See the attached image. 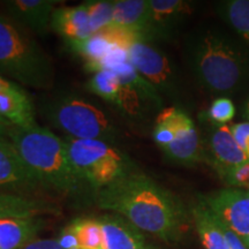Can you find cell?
Masks as SVG:
<instances>
[{
    "label": "cell",
    "instance_id": "9",
    "mask_svg": "<svg viewBox=\"0 0 249 249\" xmlns=\"http://www.w3.org/2000/svg\"><path fill=\"white\" fill-rule=\"evenodd\" d=\"M171 123L174 128V139L163 152L167 160L174 164L192 167L204 163L203 142L194 121L185 108L167 107Z\"/></svg>",
    "mask_w": 249,
    "mask_h": 249
},
{
    "label": "cell",
    "instance_id": "19",
    "mask_svg": "<svg viewBox=\"0 0 249 249\" xmlns=\"http://www.w3.org/2000/svg\"><path fill=\"white\" fill-rule=\"evenodd\" d=\"M149 0H114L111 28L143 38L149 22Z\"/></svg>",
    "mask_w": 249,
    "mask_h": 249
},
{
    "label": "cell",
    "instance_id": "2",
    "mask_svg": "<svg viewBox=\"0 0 249 249\" xmlns=\"http://www.w3.org/2000/svg\"><path fill=\"white\" fill-rule=\"evenodd\" d=\"M183 57L196 83L211 95L227 97L249 81V49L216 26H202L189 33Z\"/></svg>",
    "mask_w": 249,
    "mask_h": 249
},
{
    "label": "cell",
    "instance_id": "35",
    "mask_svg": "<svg viewBox=\"0 0 249 249\" xmlns=\"http://www.w3.org/2000/svg\"><path fill=\"white\" fill-rule=\"evenodd\" d=\"M242 241H244V242H245V245H246V246H247V247L249 248V236H248V238H246V239H244V240H242Z\"/></svg>",
    "mask_w": 249,
    "mask_h": 249
},
{
    "label": "cell",
    "instance_id": "20",
    "mask_svg": "<svg viewBox=\"0 0 249 249\" xmlns=\"http://www.w3.org/2000/svg\"><path fill=\"white\" fill-rule=\"evenodd\" d=\"M44 226L40 218H11L0 220V249H21Z\"/></svg>",
    "mask_w": 249,
    "mask_h": 249
},
{
    "label": "cell",
    "instance_id": "16",
    "mask_svg": "<svg viewBox=\"0 0 249 249\" xmlns=\"http://www.w3.org/2000/svg\"><path fill=\"white\" fill-rule=\"evenodd\" d=\"M60 2L57 0H9L5 5L12 20L44 36L50 30L55 6Z\"/></svg>",
    "mask_w": 249,
    "mask_h": 249
},
{
    "label": "cell",
    "instance_id": "28",
    "mask_svg": "<svg viewBox=\"0 0 249 249\" xmlns=\"http://www.w3.org/2000/svg\"><path fill=\"white\" fill-rule=\"evenodd\" d=\"M220 179L231 188L249 191V160L230 169Z\"/></svg>",
    "mask_w": 249,
    "mask_h": 249
},
{
    "label": "cell",
    "instance_id": "24",
    "mask_svg": "<svg viewBox=\"0 0 249 249\" xmlns=\"http://www.w3.org/2000/svg\"><path fill=\"white\" fill-rule=\"evenodd\" d=\"M87 89L114 107L119 98L120 80L112 70H102L92 74Z\"/></svg>",
    "mask_w": 249,
    "mask_h": 249
},
{
    "label": "cell",
    "instance_id": "23",
    "mask_svg": "<svg viewBox=\"0 0 249 249\" xmlns=\"http://www.w3.org/2000/svg\"><path fill=\"white\" fill-rule=\"evenodd\" d=\"M218 17L249 49V0H225L214 5Z\"/></svg>",
    "mask_w": 249,
    "mask_h": 249
},
{
    "label": "cell",
    "instance_id": "33",
    "mask_svg": "<svg viewBox=\"0 0 249 249\" xmlns=\"http://www.w3.org/2000/svg\"><path fill=\"white\" fill-rule=\"evenodd\" d=\"M8 127H9V124H6L0 121V139H6Z\"/></svg>",
    "mask_w": 249,
    "mask_h": 249
},
{
    "label": "cell",
    "instance_id": "7",
    "mask_svg": "<svg viewBox=\"0 0 249 249\" xmlns=\"http://www.w3.org/2000/svg\"><path fill=\"white\" fill-rule=\"evenodd\" d=\"M127 54L135 70L160 92L161 97L183 108L187 88L181 71L158 43L134 37L126 46Z\"/></svg>",
    "mask_w": 249,
    "mask_h": 249
},
{
    "label": "cell",
    "instance_id": "34",
    "mask_svg": "<svg viewBox=\"0 0 249 249\" xmlns=\"http://www.w3.org/2000/svg\"><path fill=\"white\" fill-rule=\"evenodd\" d=\"M244 117L248 120V123H249V99L246 102V104L244 107Z\"/></svg>",
    "mask_w": 249,
    "mask_h": 249
},
{
    "label": "cell",
    "instance_id": "1",
    "mask_svg": "<svg viewBox=\"0 0 249 249\" xmlns=\"http://www.w3.org/2000/svg\"><path fill=\"white\" fill-rule=\"evenodd\" d=\"M101 209L126 218L140 231L176 244L191 229V211L178 196L139 169L96 193Z\"/></svg>",
    "mask_w": 249,
    "mask_h": 249
},
{
    "label": "cell",
    "instance_id": "22",
    "mask_svg": "<svg viewBox=\"0 0 249 249\" xmlns=\"http://www.w3.org/2000/svg\"><path fill=\"white\" fill-rule=\"evenodd\" d=\"M191 213L204 249H227L219 220L203 202L198 200L191 209Z\"/></svg>",
    "mask_w": 249,
    "mask_h": 249
},
{
    "label": "cell",
    "instance_id": "11",
    "mask_svg": "<svg viewBox=\"0 0 249 249\" xmlns=\"http://www.w3.org/2000/svg\"><path fill=\"white\" fill-rule=\"evenodd\" d=\"M150 12L143 39L171 42L194 12V2L186 0H149Z\"/></svg>",
    "mask_w": 249,
    "mask_h": 249
},
{
    "label": "cell",
    "instance_id": "26",
    "mask_svg": "<svg viewBox=\"0 0 249 249\" xmlns=\"http://www.w3.org/2000/svg\"><path fill=\"white\" fill-rule=\"evenodd\" d=\"M88 11L89 23L93 35L110 29L113 18V1L110 0H90L85 2Z\"/></svg>",
    "mask_w": 249,
    "mask_h": 249
},
{
    "label": "cell",
    "instance_id": "3",
    "mask_svg": "<svg viewBox=\"0 0 249 249\" xmlns=\"http://www.w3.org/2000/svg\"><path fill=\"white\" fill-rule=\"evenodd\" d=\"M6 139L45 189L76 200L91 191L74 169L64 140L52 130L39 124L29 128L9 126Z\"/></svg>",
    "mask_w": 249,
    "mask_h": 249
},
{
    "label": "cell",
    "instance_id": "21",
    "mask_svg": "<svg viewBox=\"0 0 249 249\" xmlns=\"http://www.w3.org/2000/svg\"><path fill=\"white\" fill-rule=\"evenodd\" d=\"M67 46L70 51L85 60L86 70L92 74L101 70L108 55L119 48L105 33L96 34L88 39L79 43H71L67 44Z\"/></svg>",
    "mask_w": 249,
    "mask_h": 249
},
{
    "label": "cell",
    "instance_id": "13",
    "mask_svg": "<svg viewBox=\"0 0 249 249\" xmlns=\"http://www.w3.org/2000/svg\"><path fill=\"white\" fill-rule=\"evenodd\" d=\"M38 189L45 188L24 164L14 145L7 139H0V192L28 195Z\"/></svg>",
    "mask_w": 249,
    "mask_h": 249
},
{
    "label": "cell",
    "instance_id": "31",
    "mask_svg": "<svg viewBox=\"0 0 249 249\" xmlns=\"http://www.w3.org/2000/svg\"><path fill=\"white\" fill-rule=\"evenodd\" d=\"M219 220V219H218ZM220 223V220H219ZM220 227H222V231L225 236L227 249H249L247 246L245 245V242L242 241L241 238H239L234 232H232L231 230L227 229L223 223H220Z\"/></svg>",
    "mask_w": 249,
    "mask_h": 249
},
{
    "label": "cell",
    "instance_id": "27",
    "mask_svg": "<svg viewBox=\"0 0 249 249\" xmlns=\"http://www.w3.org/2000/svg\"><path fill=\"white\" fill-rule=\"evenodd\" d=\"M235 116V107L233 102L227 97H217L210 105L203 119L207 124H226Z\"/></svg>",
    "mask_w": 249,
    "mask_h": 249
},
{
    "label": "cell",
    "instance_id": "4",
    "mask_svg": "<svg viewBox=\"0 0 249 249\" xmlns=\"http://www.w3.org/2000/svg\"><path fill=\"white\" fill-rule=\"evenodd\" d=\"M42 117L65 136L101 140L117 145L121 134L112 118L99 105L73 91H58L39 103Z\"/></svg>",
    "mask_w": 249,
    "mask_h": 249
},
{
    "label": "cell",
    "instance_id": "12",
    "mask_svg": "<svg viewBox=\"0 0 249 249\" xmlns=\"http://www.w3.org/2000/svg\"><path fill=\"white\" fill-rule=\"evenodd\" d=\"M207 124L205 138L202 140L204 163L209 164L222 178L230 169L242 164L248 158L235 142L227 124Z\"/></svg>",
    "mask_w": 249,
    "mask_h": 249
},
{
    "label": "cell",
    "instance_id": "10",
    "mask_svg": "<svg viewBox=\"0 0 249 249\" xmlns=\"http://www.w3.org/2000/svg\"><path fill=\"white\" fill-rule=\"evenodd\" d=\"M200 200L220 223L242 240L249 236V191L227 188L202 195Z\"/></svg>",
    "mask_w": 249,
    "mask_h": 249
},
{
    "label": "cell",
    "instance_id": "15",
    "mask_svg": "<svg viewBox=\"0 0 249 249\" xmlns=\"http://www.w3.org/2000/svg\"><path fill=\"white\" fill-rule=\"evenodd\" d=\"M102 229L104 249H154L145 241L142 231L117 213L97 217Z\"/></svg>",
    "mask_w": 249,
    "mask_h": 249
},
{
    "label": "cell",
    "instance_id": "5",
    "mask_svg": "<svg viewBox=\"0 0 249 249\" xmlns=\"http://www.w3.org/2000/svg\"><path fill=\"white\" fill-rule=\"evenodd\" d=\"M0 75L35 89H51L54 83V68L48 54L18 23L1 14Z\"/></svg>",
    "mask_w": 249,
    "mask_h": 249
},
{
    "label": "cell",
    "instance_id": "18",
    "mask_svg": "<svg viewBox=\"0 0 249 249\" xmlns=\"http://www.w3.org/2000/svg\"><path fill=\"white\" fill-rule=\"evenodd\" d=\"M57 204L30 195L0 192V220L11 218H39L44 214H59Z\"/></svg>",
    "mask_w": 249,
    "mask_h": 249
},
{
    "label": "cell",
    "instance_id": "14",
    "mask_svg": "<svg viewBox=\"0 0 249 249\" xmlns=\"http://www.w3.org/2000/svg\"><path fill=\"white\" fill-rule=\"evenodd\" d=\"M0 121L9 126H37L33 101L22 87L0 75Z\"/></svg>",
    "mask_w": 249,
    "mask_h": 249
},
{
    "label": "cell",
    "instance_id": "29",
    "mask_svg": "<svg viewBox=\"0 0 249 249\" xmlns=\"http://www.w3.org/2000/svg\"><path fill=\"white\" fill-rule=\"evenodd\" d=\"M230 128L235 142L249 160V123L247 121V123L233 124Z\"/></svg>",
    "mask_w": 249,
    "mask_h": 249
},
{
    "label": "cell",
    "instance_id": "30",
    "mask_svg": "<svg viewBox=\"0 0 249 249\" xmlns=\"http://www.w3.org/2000/svg\"><path fill=\"white\" fill-rule=\"evenodd\" d=\"M57 240L59 245L64 249H80L79 241H77L75 233H74L70 225H67L62 230Z\"/></svg>",
    "mask_w": 249,
    "mask_h": 249
},
{
    "label": "cell",
    "instance_id": "17",
    "mask_svg": "<svg viewBox=\"0 0 249 249\" xmlns=\"http://www.w3.org/2000/svg\"><path fill=\"white\" fill-rule=\"evenodd\" d=\"M50 29L61 36L66 44L82 42L93 35L85 2L77 6L55 8L50 22Z\"/></svg>",
    "mask_w": 249,
    "mask_h": 249
},
{
    "label": "cell",
    "instance_id": "32",
    "mask_svg": "<svg viewBox=\"0 0 249 249\" xmlns=\"http://www.w3.org/2000/svg\"><path fill=\"white\" fill-rule=\"evenodd\" d=\"M21 249H64L57 239H35Z\"/></svg>",
    "mask_w": 249,
    "mask_h": 249
},
{
    "label": "cell",
    "instance_id": "25",
    "mask_svg": "<svg viewBox=\"0 0 249 249\" xmlns=\"http://www.w3.org/2000/svg\"><path fill=\"white\" fill-rule=\"evenodd\" d=\"M75 233L80 249H104L97 217H81L68 224Z\"/></svg>",
    "mask_w": 249,
    "mask_h": 249
},
{
    "label": "cell",
    "instance_id": "8",
    "mask_svg": "<svg viewBox=\"0 0 249 249\" xmlns=\"http://www.w3.org/2000/svg\"><path fill=\"white\" fill-rule=\"evenodd\" d=\"M102 70H112L119 77L120 92L114 107L127 120L145 121L152 114L158 116L165 107L164 98L135 70L126 50H114L104 61Z\"/></svg>",
    "mask_w": 249,
    "mask_h": 249
},
{
    "label": "cell",
    "instance_id": "6",
    "mask_svg": "<svg viewBox=\"0 0 249 249\" xmlns=\"http://www.w3.org/2000/svg\"><path fill=\"white\" fill-rule=\"evenodd\" d=\"M62 140L76 173L95 195L138 169L129 156L112 143L70 136Z\"/></svg>",
    "mask_w": 249,
    "mask_h": 249
}]
</instances>
